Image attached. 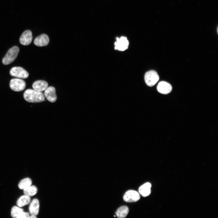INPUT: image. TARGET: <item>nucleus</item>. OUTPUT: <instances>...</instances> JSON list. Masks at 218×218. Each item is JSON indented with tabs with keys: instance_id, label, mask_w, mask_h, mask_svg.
Here are the masks:
<instances>
[{
	"instance_id": "10",
	"label": "nucleus",
	"mask_w": 218,
	"mask_h": 218,
	"mask_svg": "<svg viewBox=\"0 0 218 218\" xmlns=\"http://www.w3.org/2000/svg\"><path fill=\"white\" fill-rule=\"evenodd\" d=\"M49 41L48 36L45 34H42L35 38L34 43L37 46L42 47L47 45L48 44Z\"/></svg>"
},
{
	"instance_id": "6",
	"label": "nucleus",
	"mask_w": 218,
	"mask_h": 218,
	"mask_svg": "<svg viewBox=\"0 0 218 218\" xmlns=\"http://www.w3.org/2000/svg\"><path fill=\"white\" fill-rule=\"evenodd\" d=\"M139 194L134 190H129L126 192L123 196L124 200L127 202H134L138 201L140 199Z\"/></svg>"
},
{
	"instance_id": "13",
	"label": "nucleus",
	"mask_w": 218,
	"mask_h": 218,
	"mask_svg": "<svg viewBox=\"0 0 218 218\" xmlns=\"http://www.w3.org/2000/svg\"><path fill=\"white\" fill-rule=\"evenodd\" d=\"M39 207V203L38 200L37 199L33 200L31 203L29 210L31 215H37L38 213Z\"/></svg>"
},
{
	"instance_id": "11",
	"label": "nucleus",
	"mask_w": 218,
	"mask_h": 218,
	"mask_svg": "<svg viewBox=\"0 0 218 218\" xmlns=\"http://www.w3.org/2000/svg\"><path fill=\"white\" fill-rule=\"evenodd\" d=\"M172 87L169 83L164 81L159 82L157 86V90L160 93L167 94L171 91Z\"/></svg>"
},
{
	"instance_id": "17",
	"label": "nucleus",
	"mask_w": 218,
	"mask_h": 218,
	"mask_svg": "<svg viewBox=\"0 0 218 218\" xmlns=\"http://www.w3.org/2000/svg\"><path fill=\"white\" fill-rule=\"evenodd\" d=\"M23 212L22 209L18 206H14L11 210V216L13 218H21Z\"/></svg>"
},
{
	"instance_id": "18",
	"label": "nucleus",
	"mask_w": 218,
	"mask_h": 218,
	"mask_svg": "<svg viewBox=\"0 0 218 218\" xmlns=\"http://www.w3.org/2000/svg\"><path fill=\"white\" fill-rule=\"evenodd\" d=\"M37 188L35 186H30L23 190V193L25 195L31 197L36 194L37 192Z\"/></svg>"
},
{
	"instance_id": "1",
	"label": "nucleus",
	"mask_w": 218,
	"mask_h": 218,
	"mask_svg": "<svg viewBox=\"0 0 218 218\" xmlns=\"http://www.w3.org/2000/svg\"><path fill=\"white\" fill-rule=\"evenodd\" d=\"M23 97L27 102L33 103L41 102L45 99L44 95L42 92L32 89L26 90L24 93Z\"/></svg>"
},
{
	"instance_id": "14",
	"label": "nucleus",
	"mask_w": 218,
	"mask_h": 218,
	"mask_svg": "<svg viewBox=\"0 0 218 218\" xmlns=\"http://www.w3.org/2000/svg\"><path fill=\"white\" fill-rule=\"evenodd\" d=\"M151 186V184L150 183H146L140 187L139 192L142 196L144 197L147 196L150 193Z\"/></svg>"
},
{
	"instance_id": "2",
	"label": "nucleus",
	"mask_w": 218,
	"mask_h": 218,
	"mask_svg": "<svg viewBox=\"0 0 218 218\" xmlns=\"http://www.w3.org/2000/svg\"><path fill=\"white\" fill-rule=\"evenodd\" d=\"M19 51L18 47L14 46L9 49L2 60V63L5 65L13 62L16 58Z\"/></svg>"
},
{
	"instance_id": "3",
	"label": "nucleus",
	"mask_w": 218,
	"mask_h": 218,
	"mask_svg": "<svg viewBox=\"0 0 218 218\" xmlns=\"http://www.w3.org/2000/svg\"><path fill=\"white\" fill-rule=\"evenodd\" d=\"M159 79V77L157 72L153 70L147 72L144 76L145 83L150 87L154 85L158 81Z\"/></svg>"
},
{
	"instance_id": "8",
	"label": "nucleus",
	"mask_w": 218,
	"mask_h": 218,
	"mask_svg": "<svg viewBox=\"0 0 218 218\" xmlns=\"http://www.w3.org/2000/svg\"><path fill=\"white\" fill-rule=\"evenodd\" d=\"M32 39L31 31L29 30H27L24 31L21 35L19 41L21 45L26 46L30 44Z\"/></svg>"
},
{
	"instance_id": "16",
	"label": "nucleus",
	"mask_w": 218,
	"mask_h": 218,
	"mask_svg": "<svg viewBox=\"0 0 218 218\" xmlns=\"http://www.w3.org/2000/svg\"><path fill=\"white\" fill-rule=\"evenodd\" d=\"M31 200L30 197L24 195L19 198L17 200L16 204L19 207H22L28 204Z\"/></svg>"
},
{
	"instance_id": "7",
	"label": "nucleus",
	"mask_w": 218,
	"mask_h": 218,
	"mask_svg": "<svg viewBox=\"0 0 218 218\" xmlns=\"http://www.w3.org/2000/svg\"><path fill=\"white\" fill-rule=\"evenodd\" d=\"M117 41L114 43L115 49L120 51H124L128 48L129 41L126 37H121L117 38Z\"/></svg>"
},
{
	"instance_id": "5",
	"label": "nucleus",
	"mask_w": 218,
	"mask_h": 218,
	"mask_svg": "<svg viewBox=\"0 0 218 218\" xmlns=\"http://www.w3.org/2000/svg\"><path fill=\"white\" fill-rule=\"evenodd\" d=\"M10 75L13 77L25 79L27 78L29 74L28 72L22 67H15L12 68L10 71Z\"/></svg>"
},
{
	"instance_id": "12",
	"label": "nucleus",
	"mask_w": 218,
	"mask_h": 218,
	"mask_svg": "<svg viewBox=\"0 0 218 218\" xmlns=\"http://www.w3.org/2000/svg\"><path fill=\"white\" fill-rule=\"evenodd\" d=\"M32 86L35 90L41 92L45 90L48 88V84L45 81L38 80L34 82Z\"/></svg>"
},
{
	"instance_id": "15",
	"label": "nucleus",
	"mask_w": 218,
	"mask_h": 218,
	"mask_svg": "<svg viewBox=\"0 0 218 218\" xmlns=\"http://www.w3.org/2000/svg\"><path fill=\"white\" fill-rule=\"evenodd\" d=\"M129 212V209L126 206H122L119 208L115 212L117 216L119 218L125 217Z\"/></svg>"
},
{
	"instance_id": "20",
	"label": "nucleus",
	"mask_w": 218,
	"mask_h": 218,
	"mask_svg": "<svg viewBox=\"0 0 218 218\" xmlns=\"http://www.w3.org/2000/svg\"><path fill=\"white\" fill-rule=\"evenodd\" d=\"M29 218H37L36 216L34 215H31L30 216H29Z\"/></svg>"
},
{
	"instance_id": "4",
	"label": "nucleus",
	"mask_w": 218,
	"mask_h": 218,
	"mask_svg": "<svg viewBox=\"0 0 218 218\" xmlns=\"http://www.w3.org/2000/svg\"><path fill=\"white\" fill-rule=\"evenodd\" d=\"M9 86L10 88L15 91H20L24 90L26 87L25 82L22 79L15 78L11 79Z\"/></svg>"
},
{
	"instance_id": "19",
	"label": "nucleus",
	"mask_w": 218,
	"mask_h": 218,
	"mask_svg": "<svg viewBox=\"0 0 218 218\" xmlns=\"http://www.w3.org/2000/svg\"><path fill=\"white\" fill-rule=\"evenodd\" d=\"M32 183L30 178L27 177L21 180L18 184V188L21 190H24L31 185Z\"/></svg>"
},
{
	"instance_id": "9",
	"label": "nucleus",
	"mask_w": 218,
	"mask_h": 218,
	"mask_svg": "<svg viewBox=\"0 0 218 218\" xmlns=\"http://www.w3.org/2000/svg\"><path fill=\"white\" fill-rule=\"evenodd\" d=\"M44 95L48 100L51 102H54L57 100L55 89L52 86L48 87L45 90Z\"/></svg>"
}]
</instances>
